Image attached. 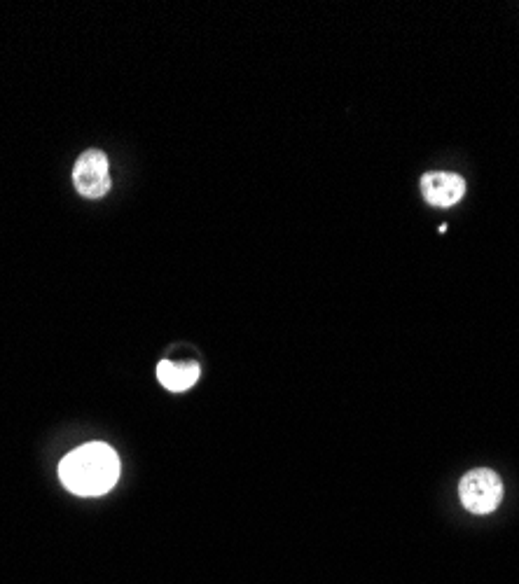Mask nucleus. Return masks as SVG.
I'll return each mask as SVG.
<instances>
[{
	"label": "nucleus",
	"mask_w": 519,
	"mask_h": 584,
	"mask_svg": "<svg viewBox=\"0 0 519 584\" xmlns=\"http://www.w3.org/2000/svg\"><path fill=\"white\" fill-rule=\"evenodd\" d=\"M61 484L75 496H103L117 484L120 458L103 442L82 444L59 465Z\"/></svg>",
	"instance_id": "nucleus-1"
},
{
	"label": "nucleus",
	"mask_w": 519,
	"mask_h": 584,
	"mask_svg": "<svg viewBox=\"0 0 519 584\" xmlns=\"http://www.w3.org/2000/svg\"><path fill=\"white\" fill-rule=\"evenodd\" d=\"M73 183L85 199H101L106 197L113 187L110 180V166L108 157L101 150H87L82 152L78 164L73 169Z\"/></svg>",
	"instance_id": "nucleus-3"
},
{
	"label": "nucleus",
	"mask_w": 519,
	"mask_h": 584,
	"mask_svg": "<svg viewBox=\"0 0 519 584\" xmlns=\"http://www.w3.org/2000/svg\"><path fill=\"white\" fill-rule=\"evenodd\" d=\"M461 505L473 514L494 512L503 500V482L494 470H470L459 484Z\"/></svg>",
	"instance_id": "nucleus-2"
},
{
	"label": "nucleus",
	"mask_w": 519,
	"mask_h": 584,
	"mask_svg": "<svg viewBox=\"0 0 519 584\" xmlns=\"http://www.w3.org/2000/svg\"><path fill=\"white\" fill-rule=\"evenodd\" d=\"M199 370L197 363H176V360H162V363L157 365V379L159 384H162L166 391L171 393H183V391H190L192 386L199 381Z\"/></svg>",
	"instance_id": "nucleus-5"
},
{
	"label": "nucleus",
	"mask_w": 519,
	"mask_h": 584,
	"mask_svg": "<svg viewBox=\"0 0 519 584\" xmlns=\"http://www.w3.org/2000/svg\"><path fill=\"white\" fill-rule=\"evenodd\" d=\"M421 194L435 208H449L459 204L466 194V180L456 173L431 171L421 178Z\"/></svg>",
	"instance_id": "nucleus-4"
}]
</instances>
